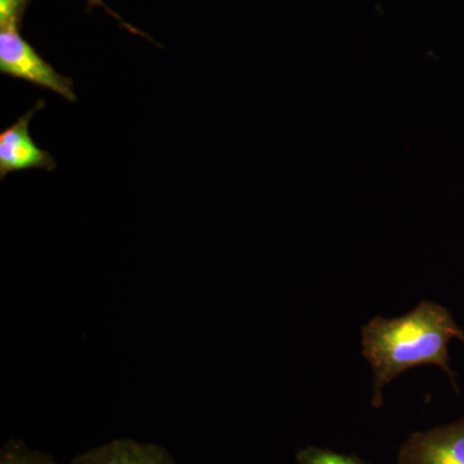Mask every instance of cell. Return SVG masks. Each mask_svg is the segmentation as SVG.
<instances>
[{"mask_svg": "<svg viewBox=\"0 0 464 464\" xmlns=\"http://www.w3.org/2000/svg\"><path fill=\"white\" fill-rule=\"evenodd\" d=\"M32 0H0V27H21Z\"/></svg>", "mask_w": 464, "mask_h": 464, "instance_id": "ba28073f", "label": "cell"}, {"mask_svg": "<svg viewBox=\"0 0 464 464\" xmlns=\"http://www.w3.org/2000/svg\"><path fill=\"white\" fill-rule=\"evenodd\" d=\"M0 464H58L51 454L33 450L18 440H9L0 451Z\"/></svg>", "mask_w": 464, "mask_h": 464, "instance_id": "8992f818", "label": "cell"}, {"mask_svg": "<svg viewBox=\"0 0 464 464\" xmlns=\"http://www.w3.org/2000/svg\"><path fill=\"white\" fill-rule=\"evenodd\" d=\"M298 464H371L355 456L338 453L331 449L306 447L295 456Z\"/></svg>", "mask_w": 464, "mask_h": 464, "instance_id": "52a82bcc", "label": "cell"}, {"mask_svg": "<svg viewBox=\"0 0 464 464\" xmlns=\"http://www.w3.org/2000/svg\"><path fill=\"white\" fill-rule=\"evenodd\" d=\"M87 11H92V9H93L94 7H102L103 9H105L106 12H108V14H111V16L114 17L115 20H118L119 23H121V25L125 27V29L130 30V32L132 34H136V35L145 36L146 39H150V41L154 42L152 41L151 38H150L149 35H146V34L140 32V30H137L136 27H133L132 25H130V24L125 23L123 18L119 16L118 14H115L114 11H111V9H110L108 5H106L105 3H103V0H87Z\"/></svg>", "mask_w": 464, "mask_h": 464, "instance_id": "9c48e42d", "label": "cell"}, {"mask_svg": "<svg viewBox=\"0 0 464 464\" xmlns=\"http://www.w3.org/2000/svg\"><path fill=\"white\" fill-rule=\"evenodd\" d=\"M44 100H39L32 110L20 116L16 123L0 132V179L12 172L26 169H56L57 164L50 152L39 149L29 132L34 114L44 108Z\"/></svg>", "mask_w": 464, "mask_h": 464, "instance_id": "277c9868", "label": "cell"}, {"mask_svg": "<svg viewBox=\"0 0 464 464\" xmlns=\"http://www.w3.org/2000/svg\"><path fill=\"white\" fill-rule=\"evenodd\" d=\"M400 464H464V417L457 422L415 431L400 445Z\"/></svg>", "mask_w": 464, "mask_h": 464, "instance_id": "3957f363", "label": "cell"}, {"mask_svg": "<svg viewBox=\"0 0 464 464\" xmlns=\"http://www.w3.org/2000/svg\"><path fill=\"white\" fill-rule=\"evenodd\" d=\"M72 464H176L166 448L157 444L116 439L79 454Z\"/></svg>", "mask_w": 464, "mask_h": 464, "instance_id": "5b68a950", "label": "cell"}, {"mask_svg": "<svg viewBox=\"0 0 464 464\" xmlns=\"http://www.w3.org/2000/svg\"><path fill=\"white\" fill-rule=\"evenodd\" d=\"M0 72L11 78L25 81L76 102L74 82L45 61L35 48L21 35L20 27H0Z\"/></svg>", "mask_w": 464, "mask_h": 464, "instance_id": "7a4b0ae2", "label": "cell"}, {"mask_svg": "<svg viewBox=\"0 0 464 464\" xmlns=\"http://www.w3.org/2000/svg\"><path fill=\"white\" fill-rule=\"evenodd\" d=\"M464 341V333L447 308L423 301L395 319L377 316L362 329V355L374 374L372 405L380 408L383 389L408 369L436 365L454 381L449 343Z\"/></svg>", "mask_w": 464, "mask_h": 464, "instance_id": "6da1fadb", "label": "cell"}]
</instances>
